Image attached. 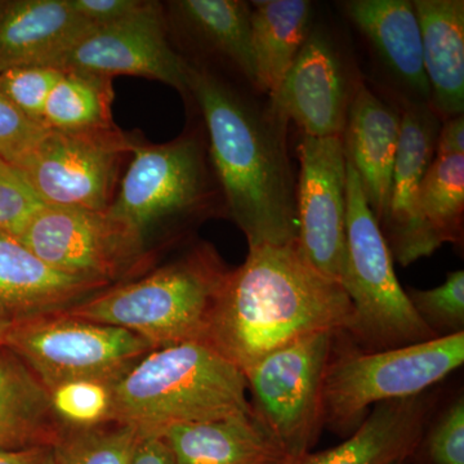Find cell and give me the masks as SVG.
<instances>
[{
  "label": "cell",
  "mask_w": 464,
  "mask_h": 464,
  "mask_svg": "<svg viewBox=\"0 0 464 464\" xmlns=\"http://www.w3.org/2000/svg\"><path fill=\"white\" fill-rule=\"evenodd\" d=\"M400 132L401 110L364 81L348 110L341 139L344 155L355 168L366 201L380 225L389 208Z\"/></svg>",
  "instance_id": "17"
},
{
  "label": "cell",
  "mask_w": 464,
  "mask_h": 464,
  "mask_svg": "<svg viewBox=\"0 0 464 464\" xmlns=\"http://www.w3.org/2000/svg\"><path fill=\"white\" fill-rule=\"evenodd\" d=\"M66 426L50 391L7 347H0V450L56 447Z\"/></svg>",
  "instance_id": "24"
},
{
  "label": "cell",
  "mask_w": 464,
  "mask_h": 464,
  "mask_svg": "<svg viewBox=\"0 0 464 464\" xmlns=\"http://www.w3.org/2000/svg\"><path fill=\"white\" fill-rule=\"evenodd\" d=\"M228 273L213 246L199 243L169 264L101 290L63 313L132 332L154 350L204 343L217 295Z\"/></svg>",
  "instance_id": "4"
},
{
  "label": "cell",
  "mask_w": 464,
  "mask_h": 464,
  "mask_svg": "<svg viewBox=\"0 0 464 464\" xmlns=\"http://www.w3.org/2000/svg\"><path fill=\"white\" fill-rule=\"evenodd\" d=\"M132 137V155L109 212L146 240L155 227L186 228L225 217L224 198L208 157L203 128L166 143Z\"/></svg>",
  "instance_id": "5"
},
{
  "label": "cell",
  "mask_w": 464,
  "mask_h": 464,
  "mask_svg": "<svg viewBox=\"0 0 464 464\" xmlns=\"http://www.w3.org/2000/svg\"><path fill=\"white\" fill-rule=\"evenodd\" d=\"M333 342L323 382L324 427L350 436L372 406L427 392L464 362V332L365 353Z\"/></svg>",
  "instance_id": "7"
},
{
  "label": "cell",
  "mask_w": 464,
  "mask_h": 464,
  "mask_svg": "<svg viewBox=\"0 0 464 464\" xmlns=\"http://www.w3.org/2000/svg\"><path fill=\"white\" fill-rule=\"evenodd\" d=\"M430 108L440 121L464 111V2L414 0Z\"/></svg>",
  "instance_id": "22"
},
{
  "label": "cell",
  "mask_w": 464,
  "mask_h": 464,
  "mask_svg": "<svg viewBox=\"0 0 464 464\" xmlns=\"http://www.w3.org/2000/svg\"><path fill=\"white\" fill-rule=\"evenodd\" d=\"M441 121L430 106L401 110V132L389 208L380 227L400 266L429 257L442 246L420 209V183L432 163Z\"/></svg>",
  "instance_id": "15"
},
{
  "label": "cell",
  "mask_w": 464,
  "mask_h": 464,
  "mask_svg": "<svg viewBox=\"0 0 464 464\" xmlns=\"http://www.w3.org/2000/svg\"><path fill=\"white\" fill-rule=\"evenodd\" d=\"M335 335L293 342L243 373L253 411L292 459L310 453L324 429V373Z\"/></svg>",
  "instance_id": "11"
},
{
  "label": "cell",
  "mask_w": 464,
  "mask_h": 464,
  "mask_svg": "<svg viewBox=\"0 0 464 464\" xmlns=\"http://www.w3.org/2000/svg\"><path fill=\"white\" fill-rule=\"evenodd\" d=\"M436 398L429 391L373 406L355 431L328 450L310 451L292 464H392L417 453Z\"/></svg>",
  "instance_id": "18"
},
{
  "label": "cell",
  "mask_w": 464,
  "mask_h": 464,
  "mask_svg": "<svg viewBox=\"0 0 464 464\" xmlns=\"http://www.w3.org/2000/svg\"><path fill=\"white\" fill-rule=\"evenodd\" d=\"M436 158L464 155V116L448 119L440 127L435 146Z\"/></svg>",
  "instance_id": "37"
},
{
  "label": "cell",
  "mask_w": 464,
  "mask_h": 464,
  "mask_svg": "<svg viewBox=\"0 0 464 464\" xmlns=\"http://www.w3.org/2000/svg\"><path fill=\"white\" fill-rule=\"evenodd\" d=\"M43 206L16 168L0 159V234L16 235Z\"/></svg>",
  "instance_id": "33"
},
{
  "label": "cell",
  "mask_w": 464,
  "mask_h": 464,
  "mask_svg": "<svg viewBox=\"0 0 464 464\" xmlns=\"http://www.w3.org/2000/svg\"><path fill=\"white\" fill-rule=\"evenodd\" d=\"M420 209L424 221L442 244L462 243L464 155L432 160L420 183Z\"/></svg>",
  "instance_id": "27"
},
{
  "label": "cell",
  "mask_w": 464,
  "mask_h": 464,
  "mask_svg": "<svg viewBox=\"0 0 464 464\" xmlns=\"http://www.w3.org/2000/svg\"><path fill=\"white\" fill-rule=\"evenodd\" d=\"M114 101L112 79L81 72H63L45 101L42 123L61 132L109 127Z\"/></svg>",
  "instance_id": "26"
},
{
  "label": "cell",
  "mask_w": 464,
  "mask_h": 464,
  "mask_svg": "<svg viewBox=\"0 0 464 464\" xmlns=\"http://www.w3.org/2000/svg\"><path fill=\"white\" fill-rule=\"evenodd\" d=\"M348 23L364 39L382 84L396 108L430 106L420 21L411 0L341 2Z\"/></svg>",
  "instance_id": "16"
},
{
  "label": "cell",
  "mask_w": 464,
  "mask_h": 464,
  "mask_svg": "<svg viewBox=\"0 0 464 464\" xmlns=\"http://www.w3.org/2000/svg\"><path fill=\"white\" fill-rule=\"evenodd\" d=\"M347 160V159H346ZM341 285L353 316L344 337L365 353L435 340L400 285L380 224L355 168L347 160L346 246Z\"/></svg>",
  "instance_id": "6"
},
{
  "label": "cell",
  "mask_w": 464,
  "mask_h": 464,
  "mask_svg": "<svg viewBox=\"0 0 464 464\" xmlns=\"http://www.w3.org/2000/svg\"><path fill=\"white\" fill-rule=\"evenodd\" d=\"M110 391L109 422L142 436L253 411L244 374L201 342L151 351Z\"/></svg>",
  "instance_id": "3"
},
{
  "label": "cell",
  "mask_w": 464,
  "mask_h": 464,
  "mask_svg": "<svg viewBox=\"0 0 464 464\" xmlns=\"http://www.w3.org/2000/svg\"><path fill=\"white\" fill-rule=\"evenodd\" d=\"M47 464H60L57 462L56 459H54V457H53V451H52V457H51V459L48 460V463Z\"/></svg>",
  "instance_id": "40"
},
{
  "label": "cell",
  "mask_w": 464,
  "mask_h": 464,
  "mask_svg": "<svg viewBox=\"0 0 464 464\" xmlns=\"http://www.w3.org/2000/svg\"><path fill=\"white\" fill-rule=\"evenodd\" d=\"M164 9L168 25L174 26L201 57L224 63L256 91L250 2L174 0Z\"/></svg>",
  "instance_id": "20"
},
{
  "label": "cell",
  "mask_w": 464,
  "mask_h": 464,
  "mask_svg": "<svg viewBox=\"0 0 464 464\" xmlns=\"http://www.w3.org/2000/svg\"><path fill=\"white\" fill-rule=\"evenodd\" d=\"M392 464H409V460H401V462H395Z\"/></svg>",
  "instance_id": "41"
},
{
  "label": "cell",
  "mask_w": 464,
  "mask_h": 464,
  "mask_svg": "<svg viewBox=\"0 0 464 464\" xmlns=\"http://www.w3.org/2000/svg\"><path fill=\"white\" fill-rule=\"evenodd\" d=\"M353 316L341 283L314 267L298 241L253 246L246 262L226 276L204 343L244 373L302 338L346 334Z\"/></svg>",
  "instance_id": "2"
},
{
  "label": "cell",
  "mask_w": 464,
  "mask_h": 464,
  "mask_svg": "<svg viewBox=\"0 0 464 464\" xmlns=\"http://www.w3.org/2000/svg\"><path fill=\"white\" fill-rule=\"evenodd\" d=\"M415 313L436 337L464 332V271L449 273L441 285L432 289L405 290Z\"/></svg>",
  "instance_id": "29"
},
{
  "label": "cell",
  "mask_w": 464,
  "mask_h": 464,
  "mask_svg": "<svg viewBox=\"0 0 464 464\" xmlns=\"http://www.w3.org/2000/svg\"><path fill=\"white\" fill-rule=\"evenodd\" d=\"M297 154L299 248L320 273L341 283L347 216L343 143L341 137L301 134Z\"/></svg>",
  "instance_id": "14"
},
{
  "label": "cell",
  "mask_w": 464,
  "mask_h": 464,
  "mask_svg": "<svg viewBox=\"0 0 464 464\" xmlns=\"http://www.w3.org/2000/svg\"><path fill=\"white\" fill-rule=\"evenodd\" d=\"M48 128L33 121L0 94V159L16 164L47 132Z\"/></svg>",
  "instance_id": "34"
},
{
  "label": "cell",
  "mask_w": 464,
  "mask_h": 464,
  "mask_svg": "<svg viewBox=\"0 0 464 464\" xmlns=\"http://www.w3.org/2000/svg\"><path fill=\"white\" fill-rule=\"evenodd\" d=\"M250 7L256 92L268 99L306 41L314 5L308 0H256Z\"/></svg>",
  "instance_id": "25"
},
{
  "label": "cell",
  "mask_w": 464,
  "mask_h": 464,
  "mask_svg": "<svg viewBox=\"0 0 464 464\" xmlns=\"http://www.w3.org/2000/svg\"><path fill=\"white\" fill-rule=\"evenodd\" d=\"M11 324L12 322H9L5 317L0 316V347H5V337H7Z\"/></svg>",
  "instance_id": "39"
},
{
  "label": "cell",
  "mask_w": 464,
  "mask_h": 464,
  "mask_svg": "<svg viewBox=\"0 0 464 464\" xmlns=\"http://www.w3.org/2000/svg\"><path fill=\"white\" fill-rule=\"evenodd\" d=\"M163 436L176 464H292L255 411L213 422L181 424Z\"/></svg>",
  "instance_id": "21"
},
{
  "label": "cell",
  "mask_w": 464,
  "mask_h": 464,
  "mask_svg": "<svg viewBox=\"0 0 464 464\" xmlns=\"http://www.w3.org/2000/svg\"><path fill=\"white\" fill-rule=\"evenodd\" d=\"M103 289L54 270L14 235L0 234V316L9 322L61 313Z\"/></svg>",
  "instance_id": "19"
},
{
  "label": "cell",
  "mask_w": 464,
  "mask_h": 464,
  "mask_svg": "<svg viewBox=\"0 0 464 464\" xmlns=\"http://www.w3.org/2000/svg\"><path fill=\"white\" fill-rule=\"evenodd\" d=\"M130 464H176V459L163 436L139 435Z\"/></svg>",
  "instance_id": "36"
},
{
  "label": "cell",
  "mask_w": 464,
  "mask_h": 464,
  "mask_svg": "<svg viewBox=\"0 0 464 464\" xmlns=\"http://www.w3.org/2000/svg\"><path fill=\"white\" fill-rule=\"evenodd\" d=\"M63 72L44 65L0 70V94L23 114L42 123L45 101Z\"/></svg>",
  "instance_id": "31"
},
{
  "label": "cell",
  "mask_w": 464,
  "mask_h": 464,
  "mask_svg": "<svg viewBox=\"0 0 464 464\" xmlns=\"http://www.w3.org/2000/svg\"><path fill=\"white\" fill-rule=\"evenodd\" d=\"M132 155V137L115 124L61 132L48 130L16 168L44 206L105 212Z\"/></svg>",
  "instance_id": "10"
},
{
  "label": "cell",
  "mask_w": 464,
  "mask_h": 464,
  "mask_svg": "<svg viewBox=\"0 0 464 464\" xmlns=\"http://www.w3.org/2000/svg\"><path fill=\"white\" fill-rule=\"evenodd\" d=\"M362 83L355 60L335 29L314 17L306 41L282 84L268 97V106L304 136L342 137Z\"/></svg>",
  "instance_id": "12"
},
{
  "label": "cell",
  "mask_w": 464,
  "mask_h": 464,
  "mask_svg": "<svg viewBox=\"0 0 464 464\" xmlns=\"http://www.w3.org/2000/svg\"><path fill=\"white\" fill-rule=\"evenodd\" d=\"M253 92L216 67L188 61V99L199 110L226 218L243 231L249 248L286 246L298 239L289 124Z\"/></svg>",
  "instance_id": "1"
},
{
  "label": "cell",
  "mask_w": 464,
  "mask_h": 464,
  "mask_svg": "<svg viewBox=\"0 0 464 464\" xmlns=\"http://www.w3.org/2000/svg\"><path fill=\"white\" fill-rule=\"evenodd\" d=\"M91 27L70 0L0 2V70L45 65Z\"/></svg>",
  "instance_id": "23"
},
{
  "label": "cell",
  "mask_w": 464,
  "mask_h": 464,
  "mask_svg": "<svg viewBox=\"0 0 464 464\" xmlns=\"http://www.w3.org/2000/svg\"><path fill=\"white\" fill-rule=\"evenodd\" d=\"M5 347L16 353L50 392L72 382L111 386L154 351L132 332L63 311L12 322Z\"/></svg>",
  "instance_id": "9"
},
{
  "label": "cell",
  "mask_w": 464,
  "mask_h": 464,
  "mask_svg": "<svg viewBox=\"0 0 464 464\" xmlns=\"http://www.w3.org/2000/svg\"><path fill=\"white\" fill-rule=\"evenodd\" d=\"M44 66L106 78L134 75L170 85L188 99V61L169 41L166 9L148 2L133 16L91 27Z\"/></svg>",
  "instance_id": "13"
},
{
  "label": "cell",
  "mask_w": 464,
  "mask_h": 464,
  "mask_svg": "<svg viewBox=\"0 0 464 464\" xmlns=\"http://www.w3.org/2000/svg\"><path fill=\"white\" fill-rule=\"evenodd\" d=\"M51 402L61 422L72 429H88L109 422L111 391L99 382H72L51 391Z\"/></svg>",
  "instance_id": "30"
},
{
  "label": "cell",
  "mask_w": 464,
  "mask_h": 464,
  "mask_svg": "<svg viewBox=\"0 0 464 464\" xmlns=\"http://www.w3.org/2000/svg\"><path fill=\"white\" fill-rule=\"evenodd\" d=\"M72 9L90 25L105 26L136 14L146 0H70Z\"/></svg>",
  "instance_id": "35"
},
{
  "label": "cell",
  "mask_w": 464,
  "mask_h": 464,
  "mask_svg": "<svg viewBox=\"0 0 464 464\" xmlns=\"http://www.w3.org/2000/svg\"><path fill=\"white\" fill-rule=\"evenodd\" d=\"M14 237L54 270L105 288L154 265L148 241L109 210L43 206Z\"/></svg>",
  "instance_id": "8"
},
{
  "label": "cell",
  "mask_w": 464,
  "mask_h": 464,
  "mask_svg": "<svg viewBox=\"0 0 464 464\" xmlns=\"http://www.w3.org/2000/svg\"><path fill=\"white\" fill-rule=\"evenodd\" d=\"M137 440L136 430L114 422L88 429L66 427L52 451L60 464H130Z\"/></svg>",
  "instance_id": "28"
},
{
  "label": "cell",
  "mask_w": 464,
  "mask_h": 464,
  "mask_svg": "<svg viewBox=\"0 0 464 464\" xmlns=\"http://www.w3.org/2000/svg\"><path fill=\"white\" fill-rule=\"evenodd\" d=\"M51 457V448L0 450V464H47Z\"/></svg>",
  "instance_id": "38"
},
{
  "label": "cell",
  "mask_w": 464,
  "mask_h": 464,
  "mask_svg": "<svg viewBox=\"0 0 464 464\" xmlns=\"http://www.w3.org/2000/svg\"><path fill=\"white\" fill-rule=\"evenodd\" d=\"M431 464H464V399L458 396L424 431L422 441Z\"/></svg>",
  "instance_id": "32"
}]
</instances>
